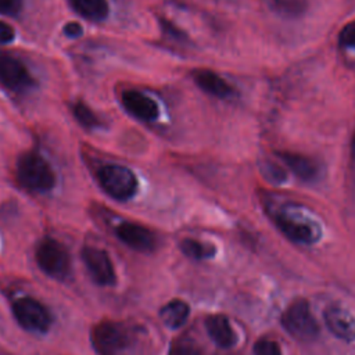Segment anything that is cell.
<instances>
[{
	"mask_svg": "<svg viewBox=\"0 0 355 355\" xmlns=\"http://www.w3.org/2000/svg\"><path fill=\"white\" fill-rule=\"evenodd\" d=\"M205 327L212 338V341L222 347V348H230L236 344V334L227 320L223 315H211L205 319Z\"/></svg>",
	"mask_w": 355,
	"mask_h": 355,
	"instance_id": "cell-15",
	"label": "cell"
},
{
	"mask_svg": "<svg viewBox=\"0 0 355 355\" xmlns=\"http://www.w3.org/2000/svg\"><path fill=\"white\" fill-rule=\"evenodd\" d=\"M196 85L205 93L218 97L227 98L233 94V87L216 72L209 69H197L193 72Z\"/></svg>",
	"mask_w": 355,
	"mask_h": 355,
	"instance_id": "cell-13",
	"label": "cell"
},
{
	"mask_svg": "<svg viewBox=\"0 0 355 355\" xmlns=\"http://www.w3.org/2000/svg\"><path fill=\"white\" fill-rule=\"evenodd\" d=\"M72 8L90 21H103L108 15L107 0H69Z\"/></svg>",
	"mask_w": 355,
	"mask_h": 355,
	"instance_id": "cell-17",
	"label": "cell"
},
{
	"mask_svg": "<svg viewBox=\"0 0 355 355\" xmlns=\"http://www.w3.org/2000/svg\"><path fill=\"white\" fill-rule=\"evenodd\" d=\"M169 355H202V352L191 343H178L171 348Z\"/></svg>",
	"mask_w": 355,
	"mask_h": 355,
	"instance_id": "cell-23",
	"label": "cell"
},
{
	"mask_svg": "<svg viewBox=\"0 0 355 355\" xmlns=\"http://www.w3.org/2000/svg\"><path fill=\"white\" fill-rule=\"evenodd\" d=\"M17 179L31 191H49L55 184V175L49 162L36 153H25L17 161Z\"/></svg>",
	"mask_w": 355,
	"mask_h": 355,
	"instance_id": "cell-2",
	"label": "cell"
},
{
	"mask_svg": "<svg viewBox=\"0 0 355 355\" xmlns=\"http://www.w3.org/2000/svg\"><path fill=\"white\" fill-rule=\"evenodd\" d=\"M277 157L288 166V169L300 179L309 182L316 179V176L319 175V166L318 164L302 155V154H297V153H290V151H282L277 153Z\"/></svg>",
	"mask_w": 355,
	"mask_h": 355,
	"instance_id": "cell-14",
	"label": "cell"
},
{
	"mask_svg": "<svg viewBox=\"0 0 355 355\" xmlns=\"http://www.w3.org/2000/svg\"><path fill=\"white\" fill-rule=\"evenodd\" d=\"M71 111L75 116V119L85 128L92 129V128H97L100 125L98 118L96 116V114L83 103V101H76L72 104Z\"/></svg>",
	"mask_w": 355,
	"mask_h": 355,
	"instance_id": "cell-20",
	"label": "cell"
},
{
	"mask_svg": "<svg viewBox=\"0 0 355 355\" xmlns=\"http://www.w3.org/2000/svg\"><path fill=\"white\" fill-rule=\"evenodd\" d=\"M327 329L344 341H355V318L340 305H330L324 311Z\"/></svg>",
	"mask_w": 355,
	"mask_h": 355,
	"instance_id": "cell-11",
	"label": "cell"
},
{
	"mask_svg": "<svg viewBox=\"0 0 355 355\" xmlns=\"http://www.w3.org/2000/svg\"><path fill=\"white\" fill-rule=\"evenodd\" d=\"M97 179L103 190L118 201L132 198L137 191V179L135 173L122 165H104L97 172Z\"/></svg>",
	"mask_w": 355,
	"mask_h": 355,
	"instance_id": "cell-3",
	"label": "cell"
},
{
	"mask_svg": "<svg viewBox=\"0 0 355 355\" xmlns=\"http://www.w3.org/2000/svg\"><path fill=\"white\" fill-rule=\"evenodd\" d=\"M82 26L78 24V22H68L65 26H64V33L71 37V39H75V37H79L82 35Z\"/></svg>",
	"mask_w": 355,
	"mask_h": 355,
	"instance_id": "cell-26",
	"label": "cell"
},
{
	"mask_svg": "<svg viewBox=\"0 0 355 355\" xmlns=\"http://www.w3.org/2000/svg\"><path fill=\"white\" fill-rule=\"evenodd\" d=\"M98 355H133L139 347V331L125 323L101 322L92 331Z\"/></svg>",
	"mask_w": 355,
	"mask_h": 355,
	"instance_id": "cell-1",
	"label": "cell"
},
{
	"mask_svg": "<svg viewBox=\"0 0 355 355\" xmlns=\"http://www.w3.org/2000/svg\"><path fill=\"white\" fill-rule=\"evenodd\" d=\"M180 250L190 258L194 259H205V258H211L215 254V247L208 244V243H202L198 240H193V239H184L180 243Z\"/></svg>",
	"mask_w": 355,
	"mask_h": 355,
	"instance_id": "cell-18",
	"label": "cell"
},
{
	"mask_svg": "<svg viewBox=\"0 0 355 355\" xmlns=\"http://www.w3.org/2000/svg\"><path fill=\"white\" fill-rule=\"evenodd\" d=\"M189 312L190 308L184 301L173 300L161 308L159 318L165 326L171 329H178L186 322Z\"/></svg>",
	"mask_w": 355,
	"mask_h": 355,
	"instance_id": "cell-16",
	"label": "cell"
},
{
	"mask_svg": "<svg viewBox=\"0 0 355 355\" xmlns=\"http://www.w3.org/2000/svg\"><path fill=\"white\" fill-rule=\"evenodd\" d=\"M254 352L255 355H282L279 344L266 338L257 341V344L254 345Z\"/></svg>",
	"mask_w": 355,
	"mask_h": 355,
	"instance_id": "cell-21",
	"label": "cell"
},
{
	"mask_svg": "<svg viewBox=\"0 0 355 355\" xmlns=\"http://www.w3.org/2000/svg\"><path fill=\"white\" fill-rule=\"evenodd\" d=\"M12 312L18 323L29 331L44 333L50 327L51 320L47 309L31 297L17 300L12 305Z\"/></svg>",
	"mask_w": 355,
	"mask_h": 355,
	"instance_id": "cell-6",
	"label": "cell"
},
{
	"mask_svg": "<svg viewBox=\"0 0 355 355\" xmlns=\"http://www.w3.org/2000/svg\"><path fill=\"white\" fill-rule=\"evenodd\" d=\"M270 8L283 17H300L306 10V0H269Z\"/></svg>",
	"mask_w": 355,
	"mask_h": 355,
	"instance_id": "cell-19",
	"label": "cell"
},
{
	"mask_svg": "<svg viewBox=\"0 0 355 355\" xmlns=\"http://www.w3.org/2000/svg\"><path fill=\"white\" fill-rule=\"evenodd\" d=\"M340 44L347 49H355V21L343 26L338 35Z\"/></svg>",
	"mask_w": 355,
	"mask_h": 355,
	"instance_id": "cell-22",
	"label": "cell"
},
{
	"mask_svg": "<svg viewBox=\"0 0 355 355\" xmlns=\"http://www.w3.org/2000/svg\"><path fill=\"white\" fill-rule=\"evenodd\" d=\"M39 268L54 279H65L69 273V254L65 247L54 239H44L36 248Z\"/></svg>",
	"mask_w": 355,
	"mask_h": 355,
	"instance_id": "cell-5",
	"label": "cell"
},
{
	"mask_svg": "<svg viewBox=\"0 0 355 355\" xmlns=\"http://www.w3.org/2000/svg\"><path fill=\"white\" fill-rule=\"evenodd\" d=\"M82 259L96 283L101 286H112L115 283L114 266L104 250L85 247L82 250Z\"/></svg>",
	"mask_w": 355,
	"mask_h": 355,
	"instance_id": "cell-9",
	"label": "cell"
},
{
	"mask_svg": "<svg viewBox=\"0 0 355 355\" xmlns=\"http://www.w3.org/2000/svg\"><path fill=\"white\" fill-rule=\"evenodd\" d=\"M116 236L126 245L137 251H150L155 247V236L153 232L132 222H123L116 227Z\"/></svg>",
	"mask_w": 355,
	"mask_h": 355,
	"instance_id": "cell-12",
	"label": "cell"
},
{
	"mask_svg": "<svg viewBox=\"0 0 355 355\" xmlns=\"http://www.w3.org/2000/svg\"><path fill=\"white\" fill-rule=\"evenodd\" d=\"M352 151L355 153V133H354V137H352Z\"/></svg>",
	"mask_w": 355,
	"mask_h": 355,
	"instance_id": "cell-27",
	"label": "cell"
},
{
	"mask_svg": "<svg viewBox=\"0 0 355 355\" xmlns=\"http://www.w3.org/2000/svg\"><path fill=\"white\" fill-rule=\"evenodd\" d=\"M0 83L11 92H26L35 86L28 68L15 57L0 53Z\"/></svg>",
	"mask_w": 355,
	"mask_h": 355,
	"instance_id": "cell-7",
	"label": "cell"
},
{
	"mask_svg": "<svg viewBox=\"0 0 355 355\" xmlns=\"http://www.w3.org/2000/svg\"><path fill=\"white\" fill-rule=\"evenodd\" d=\"M14 37H15L14 29L4 21H0V43H3V44L11 43L14 40Z\"/></svg>",
	"mask_w": 355,
	"mask_h": 355,
	"instance_id": "cell-25",
	"label": "cell"
},
{
	"mask_svg": "<svg viewBox=\"0 0 355 355\" xmlns=\"http://www.w3.org/2000/svg\"><path fill=\"white\" fill-rule=\"evenodd\" d=\"M282 324L288 334L300 341H312L319 334L318 322L304 300H297L288 305L282 316Z\"/></svg>",
	"mask_w": 355,
	"mask_h": 355,
	"instance_id": "cell-4",
	"label": "cell"
},
{
	"mask_svg": "<svg viewBox=\"0 0 355 355\" xmlns=\"http://www.w3.org/2000/svg\"><path fill=\"white\" fill-rule=\"evenodd\" d=\"M276 226L293 241L311 244L319 239V230L315 225L306 219L294 215L287 211H279L275 214Z\"/></svg>",
	"mask_w": 355,
	"mask_h": 355,
	"instance_id": "cell-8",
	"label": "cell"
},
{
	"mask_svg": "<svg viewBox=\"0 0 355 355\" xmlns=\"http://www.w3.org/2000/svg\"><path fill=\"white\" fill-rule=\"evenodd\" d=\"M22 8V0H0L1 15H17Z\"/></svg>",
	"mask_w": 355,
	"mask_h": 355,
	"instance_id": "cell-24",
	"label": "cell"
},
{
	"mask_svg": "<svg viewBox=\"0 0 355 355\" xmlns=\"http://www.w3.org/2000/svg\"><path fill=\"white\" fill-rule=\"evenodd\" d=\"M121 101L123 108L130 115H133L140 121L151 122V121H155L159 115L157 103L139 90H135V89L125 90L121 96Z\"/></svg>",
	"mask_w": 355,
	"mask_h": 355,
	"instance_id": "cell-10",
	"label": "cell"
}]
</instances>
